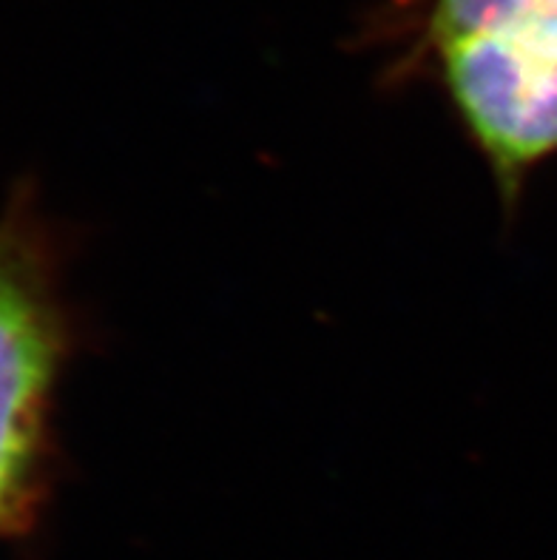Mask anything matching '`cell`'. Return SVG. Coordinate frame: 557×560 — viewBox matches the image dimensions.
I'll return each mask as SVG.
<instances>
[{"instance_id": "6da1fadb", "label": "cell", "mask_w": 557, "mask_h": 560, "mask_svg": "<svg viewBox=\"0 0 557 560\" xmlns=\"http://www.w3.org/2000/svg\"><path fill=\"white\" fill-rule=\"evenodd\" d=\"M507 199L557 154V0H464L432 46Z\"/></svg>"}, {"instance_id": "7a4b0ae2", "label": "cell", "mask_w": 557, "mask_h": 560, "mask_svg": "<svg viewBox=\"0 0 557 560\" xmlns=\"http://www.w3.org/2000/svg\"><path fill=\"white\" fill-rule=\"evenodd\" d=\"M63 350V313L40 242L21 222H0V533L40 490Z\"/></svg>"}]
</instances>
